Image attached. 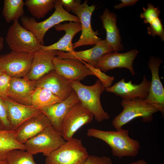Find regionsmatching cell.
I'll list each match as a JSON object with an SVG mask.
<instances>
[{"label": "cell", "mask_w": 164, "mask_h": 164, "mask_svg": "<svg viewBox=\"0 0 164 164\" xmlns=\"http://www.w3.org/2000/svg\"><path fill=\"white\" fill-rule=\"evenodd\" d=\"M87 134L105 142L111 149L113 155L119 159L136 156L141 148L139 141L130 138L129 131L122 128L116 131L90 128L87 129Z\"/></svg>", "instance_id": "1"}, {"label": "cell", "mask_w": 164, "mask_h": 164, "mask_svg": "<svg viewBox=\"0 0 164 164\" xmlns=\"http://www.w3.org/2000/svg\"><path fill=\"white\" fill-rule=\"evenodd\" d=\"M70 84L82 104L93 114L99 122L109 119L111 116L104 110L100 100L101 95L105 88L99 80L92 85L86 86L80 81H70Z\"/></svg>", "instance_id": "2"}, {"label": "cell", "mask_w": 164, "mask_h": 164, "mask_svg": "<svg viewBox=\"0 0 164 164\" xmlns=\"http://www.w3.org/2000/svg\"><path fill=\"white\" fill-rule=\"evenodd\" d=\"M53 14L46 20L37 22L33 17L23 16L20 18L22 26L31 32L44 46V38L47 31L51 27L65 21L80 22L79 18L67 12L62 6L60 0H56Z\"/></svg>", "instance_id": "3"}, {"label": "cell", "mask_w": 164, "mask_h": 164, "mask_svg": "<svg viewBox=\"0 0 164 164\" xmlns=\"http://www.w3.org/2000/svg\"><path fill=\"white\" fill-rule=\"evenodd\" d=\"M121 105L123 110L114 118L112 122L116 130L122 128L124 125L138 117H141L144 122H150L153 119V114L159 111L146 99L123 98Z\"/></svg>", "instance_id": "4"}, {"label": "cell", "mask_w": 164, "mask_h": 164, "mask_svg": "<svg viewBox=\"0 0 164 164\" xmlns=\"http://www.w3.org/2000/svg\"><path fill=\"white\" fill-rule=\"evenodd\" d=\"M89 155L80 139L73 138L46 156L45 164H83Z\"/></svg>", "instance_id": "5"}, {"label": "cell", "mask_w": 164, "mask_h": 164, "mask_svg": "<svg viewBox=\"0 0 164 164\" xmlns=\"http://www.w3.org/2000/svg\"><path fill=\"white\" fill-rule=\"evenodd\" d=\"M5 39L11 51L33 54L41 49L38 39L21 25L18 20L14 21L9 28Z\"/></svg>", "instance_id": "6"}, {"label": "cell", "mask_w": 164, "mask_h": 164, "mask_svg": "<svg viewBox=\"0 0 164 164\" xmlns=\"http://www.w3.org/2000/svg\"><path fill=\"white\" fill-rule=\"evenodd\" d=\"M66 142L53 126H48L24 144L26 150L32 154L41 153L46 156Z\"/></svg>", "instance_id": "7"}, {"label": "cell", "mask_w": 164, "mask_h": 164, "mask_svg": "<svg viewBox=\"0 0 164 164\" xmlns=\"http://www.w3.org/2000/svg\"><path fill=\"white\" fill-rule=\"evenodd\" d=\"M85 0L81 3V1L77 0L76 4L72 12L79 19L81 27V33L79 40L73 44V49L83 46L93 45L97 44L101 38L98 37V31H94L91 25L92 15L95 9L94 4L89 6Z\"/></svg>", "instance_id": "8"}, {"label": "cell", "mask_w": 164, "mask_h": 164, "mask_svg": "<svg viewBox=\"0 0 164 164\" xmlns=\"http://www.w3.org/2000/svg\"><path fill=\"white\" fill-rule=\"evenodd\" d=\"M94 116L79 101L70 109L62 123L60 132L66 141L73 138L81 127L92 121Z\"/></svg>", "instance_id": "9"}, {"label": "cell", "mask_w": 164, "mask_h": 164, "mask_svg": "<svg viewBox=\"0 0 164 164\" xmlns=\"http://www.w3.org/2000/svg\"><path fill=\"white\" fill-rule=\"evenodd\" d=\"M33 54L11 51L0 55V68L11 77H24L29 71Z\"/></svg>", "instance_id": "10"}, {"label": "cell", "mask_w": 164, "mask_h": 164, "mask_svg": "<svg viewBox=\"0 0 164 164\" xmlns=\"http://www.w3.org/2000/svg\"><path fill=\"white\" fill-rule=\"evenodd\" d=\"M163 63L159 57L151 56L148 65L152 74V80L147 102L160 111L162 117L164 115V88L159 75V68Z\"/></svg>", "instance_id": "11"}, {"label": "cell", "mask_w": 164, "mask_h": 164, "mask_svg": "<svg viewBox=\"0 0 164 164\" xmlns=\"http://www.w3.org/2000/svg\"><path fill=\"white\" fill-rule=\"evenodd\" d=\"M150 81L144 75L139 84H133L130 80L128 82L122 78L114 85L105 88L107 92L114 93L123 98L132 100L135 98L146 99L149 93Z\"/></svg>", "instance_id": "12"}, {"label": "cell", "mask_w": 164, "mask_h": 164, "mask_svg": "<svg viewBox=\"0 0 164 164\" xmlns=\"http://www.w3.org/2000/svg\"><path fill=\"white\" fill-rule=\"evenodd\" d=\"M53 63L55 70L70 81H80L87 76L94 75L91 71L78 59H61L56 56Z\"/></svg>", "instance_id": "13"}, {"label": "cell", "mask_w": 164, "mask_h": 164, "mask_svg": "<svg viewBox=\"0 0 164 164\" xmlns=\"http://www.w3.org/2000/svg\"><path fill=\"white\" fill-rule=\"evenodd\" d=\"M138 53L137 50L133 49L124 53L113 52L105 54L99 60L97 68L104 73L116 68H125L135 75L133 63Z\"/></svg>", "instance_id": "14"}, {"label": "cell", "mask_w": 164, "mask_h": 164, "mask_svg": "<svg viewBox=\"0 0 164 164\" xmlns=\"http://www.w3.org/2000/svg\"><path fill=\"white\" fill-rule=\"evenodd\" d=\"M114 52L111 46L104 40H101L92 48L86 50L72 53L57 51L56 56L61 59H72L82 60L95 68L104 54Z\"/></svg>", "instance_id": "15"}, {"label": "cell", "mask_w": 164, "mask_h": 164, "mask_svg": "<svg viewBox=\"0 0 164 164\" xmlns=\"http://www.w3.org/2000/svg\"><path fill=\"white\" fill-rule=\"evenodd\" d=\"M36 82V87L49 90L62 101L68 98L73 91L70 81L60 75L55 70L49 72Z\"/></svg>", "instance_id": "16"}, {"label": "cell", "mask_w": 164, "mask_h": 164, "mask_svg": "<svg viewBox=\"0 0 164 164\" xmlns=\"http://www.w3.org/2000/svg\"><path fill=\"white\" fill-rule=\"evenodd\" d=\"M36 87V81L25 77H11L8 99L19 104L31 106L32 97Z\"/></svg>", "instance_id": "17"}, {"label": "cell", "mask_w": 164, "mask_h": 164, "mask_svg": "<svg viewBox=\"0 0 164 164\" xmlns=\"http://www.w3.org/2000/svg\"><path fill=\"white\" fill-rule=\"evenodd\" d=\"M57 50L43 51L41 49L33 54V58L29 72L25 77L36 81L49 72L55 70L54 58Z\"/></svg>", "instance_id": "18"}, {"label": "cell", "mask_w": 164, "mask_h": 164, "mask_svg": "<svg viewBox=\"0 0 164 164\" xmlns=\"http://www.w3.org/2000/svg\"><path fill=\"white\" fill-rule=\"evenodd\" d=\"M80 101L73 90L67 99L44 107L39 110L44 114L51 122L53 126L60 132L62 121L70 110Z\"/></svg>", "instance_id": "19"}, {"label": "cell", "mask_w": 164, "mask_h": 164, "mask_svg": "<svg viewBox=\"0 0 164 164\" xmlns=\"http://www.w3.org/2000/svg\"><path fill=\"white\" fill-rule=\"evenodd\" d=\"M52 126L47 116L42 113L27 120L15 130V136L20 143L24 144L46 127Z\"/></svg>", "instance_id": "20"}, {"label": "cell", "mask_w": 164, "mask_h": 164, "mask_svg": "<svg viewBox=\"0 0 164 164\" xmlns=\"http://www.w3.org/2000/svg\"><path fill=\"white\" fill-rule=\"evenodd\" d=\"M4 100L11 130H15L27 120L42 113L31 106L19 104L8 99Z\"/></svg>", "instance_id": "21"}, {"label": "cell", "mask_w": 164, "mask_h": 164, "mask_svg": "<svg viewBox=\"0 0 164 164\" xmlns=\"http://www.w3.org/2000/svg\"><path fill=\"white\" fill-rule=\"evenodd\" d=\"M54 27L56 31H64L65 34L58 41L53 44L48 46H41V49L43 51L56 50L68 53L74 51L72 40L76 34L81 31L80 22H70L69 23L58 24Z\"/></svg>", "instance_id": "22"}, {"label": "cell", "mask_w": 164, "mask_h": 164, "mask_svg": "<svg viewBox=\"0 0 164 164\" xmlns=\"http://www.w3.org/2000/svg\"><path fill=\"white\" fill-rule=\"evenodd\" d=\"M100 18L106 32L105 40L113 48L114 52L123 50L124 47L121 43L119 31L116 24V15L106 8Z\"/></svg>", "instance_id": "23"}, {"label": "cell", "mask_w": 164, "mask_h": 164, "mask_svg": "<svg viewBox=\"0 0 164 164\" xmlns=\"http://www.w3.org/2000/svg\"><path fill=\"white\" fill-rule=\"evenodd\" d=\"M63 101L49 90L36 87L32 97L31 105L38 109Z\"/></svg>", "instance_id": "24"}, {"label": "cell", "mask_w": 164, "mask_h": 164, "mask_svg": "<svg viewBox=\"0 0 164 164\" xmlns=\"http://www.w3.org/2000/svg\"><path fill=\"white\" fill-rule=\"evenodd\" d=\"M15 149L26 150L24 144L20 143L16 139L15 131L0 130V155L5 160L8 152Z\"/></svg>", "instance_id": "25"}, {"label": "cell", "mask_w": 164, "mask_h": 164, "mask_svg": "<svg viewBox=\"0 0 164 164\" xmlns=\"http://www.w3.org/2000/svg\"><path fill=\"white\" fill-rule=\"evenodd\" d=\"M56 0H26L25 5L35 18H43L55 7Z\"/></svg>", "instance_id": "26"}, {"label": "cell", "mask_w": 164, "mask_h": 164, "mask_svg": "<svg viewBox=\"0 0 164 164\" xmlns=\"http://www.w3.org/2000/svg\"><path fill=\"white\" fill-rule=\"evenodd\" d=\"M24 5L22 0H4L2 14L5 21L9 23L24 16Z\"/></svg>", "instance_id": "27"}, {"label": "cell", "mask_w": 164, "mask_h": 164, "mask_svg": "<svg viewBox=\"0 0 164 164\" xmlns=\"http://www.w3.org/2000/svg\"><path fill=\"white\" fill-rule=\"evenodd\" d=\"M33 155L26 150L15 149L8 152L5 160L7 164H37Z\"/></svg>", "instance_id": "28"}, {"label": "cell", "mask_w": 164, "mask_h": 164, "mask_svg": "<svg viewBox=\"0 0 164 164\" xmlns=\"http://www.w3.org/2000/svg\"><path fill=\"white\" fill-rule=\"evenodd\" d=\"M147 5V8L146 9L143 7V12L141 13L140 17L141 19L144 20V23L150 24L154 20L159 18L160 11L158 7H155L150 3H148Z\"/></svg>", "instance_id": "29"}, {"label": "cell", "mask_w": 164, "mask_h": 164, "mask_svg": "<svg viewBox=\"0 0 164 164\" xmlns=\"http://www.w3.org/2000/svg\"><path fill=\"white\" fill-rule=\"evenodd\" d=\"M93 73L94 75L97 77L103 84L105 88L111 86L114 80V77L109 76L101 71L98 68L94 67L89 64L80 60Z\"/></svg>", "instance_id": "30"}, {"label": "cell", "mask_w": 164, "mask_h": 164, "mask_svg": "<svg viewBox=\"0 0 164 164\" xmlns=\"http://www.w3.org/2000/svg\"><path fill=\"white\" fill-rule=\"evenodd\" d=\"M147 28V32L150 35L155 37L159 36L161 40L164 41V30L163 26L160 19L158 18L154 20L150 24Z\"/></svg>", "instance_id": "31"}, {"label": "cell", "mask_w": 164, "mask_h": 164, "mask_svg": "<svg viewBox=\"0 0 164 164\" xmlns=\"http://www.w3.org/2000/svg\"><path fill=\"white\" fill-rule=\"evenodd\" d=\"M11 79V77L5 73L0 75V97L4 100L8 99Z\"/></svg>", "instance_id": "32"}, {"label": "cell", "mask_w": 164, "mask_h": 164, "mask_svg": "<svg viewBox=\"0 0 164 164\" xmlns=\"http://www.w3.org/2000/svg\"><path fill=\"white\" fill-rule=\"evenodd\" d=\"M0 122L2 126L3 129L11 130L4 100L1 97H0Z\"/></svg>", "instance_id": "33"}, {"label": "cell", "mask_w": 164, "mask_h": 164, "mask_svg": "<svg viewBox=\"0 0 164 164\" xmlns=\"http://www.w3.org/2000/svg\"><path fill=\"white\" fill-rule=\"evenodd\" d=\"M111 158L106 156L89 155L83 164H112Z\"/></svg>", "instance_id": "34"}, {"label": "cell", "mask_w": 164, "mask_h": 164, "mask_svg": "<svg viewBox=\"0 0 164 164\" xmlns=\"http://www.w3.org/2000/svg\"><path fill=\"white\" fill-rule=\"evenodd\" d=\"M60 1L63 8L69 13L72 11L77 2V0H60Z\"/></svg>", "instance_id": "35"}, {"label": "cell", "mask_w": 164, "mask_h": 164, "mask_svg": "<svg viewBox=\"0 0 164 164\" xmlns=\"http://www.w3.org/2000/svg\"><path fill=\"white\" fill-rule=\"evenodd\" d=\"M121 2L115 5L114 8L115 9H120L123 8L135 5L138 0H121Z\"/></svg>", "instance_id": "36"}, {"label": "cell", "mask_w": 164, "mask_h": 164, "mask_svg": "<svg viewBox=\"0 0 164 164\" xmlns=\"http://www.w3.org/2000/svg\"><path fill=\"white\" fill-rule=\"evenodd\" d=\"M130 164H148V163L144 159H141L137 161L132 162Z\"/></svg>", "instance_id": "37"}, {"label": "cell", "mask_w": 164, "mask_h": 164, "mask_svg": "<svg viewBox=\"0 0 164 164\" xmlns=\"http://www.w3.org/2000/svg\"><path fill=\"white\" fill-rule=\"evenodd\" d=\"M4 46L3 39V37L0 35V51L3 48Z\"/></svg>", "instance_id": "38"}, {"label": "cell", "mask_w": 164, "mask_h": 164, "mask_svg": "<svg viewBox=\"0 0 164 164\" xmlns=\"http://www.w3.org/2000/svg\"><path fill=\"white\" fill-rule=\"evenodd\" d=\"M0 164H7V163L5 160L0 159Z\"/></svg>", "instance_id": "39"}, {"label": "cell", "mask_w": 164, "mask_h": 164, "mask_svg": "<svg viewBox=\"0 0 164 164\" xmlns=\"http://www.w3.org/2000/svg\"><path fill=\"white\" fill-rule=\"evenodd\" d=\"M5 73L4 71L0 68V75L3 74Z\"/></svg>", "instance_id": "40"}, {"label": "cell", "mask_w": 164, "mask_h": 164, "mask_svg": "<svg viewBox=\"0 0 164 164\" xmlns=\"http://www.w3.org/2000/svg\"><path fill=\"white\" fill-rule=\"evenodd\" d=\"M3 129V128L2 126V124H1V122H0V130H2Z\"/></svg>", "instance_id": "41"}, {"label": "cell", "mask_w": 164, "mask_h": 164, "mask_svg": "<svg viewBox=\"0 0 164 164\" xmlns=\"http://www.w3.org/2000/svg\"><path fill=\"white\" fill-rule=\"evenodd\" d=\"M0 159H3L2 158V157L0 155Z\"/></svg>", "instance_id": "42"}]
</instances>
